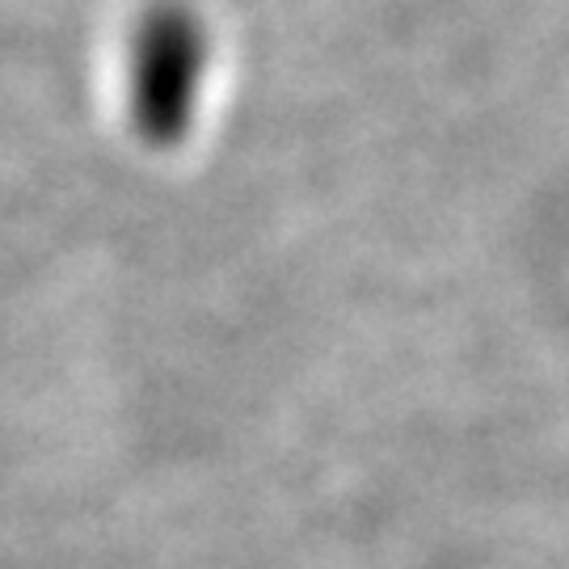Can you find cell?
<instances>
[{"label": "cell", "instance_id": "1", "mask_svg": "<svg viewBox=\"0 0 569 569\" xmlns=\"http://www.w3.org/2000/svg\"><path fill=\"white\" fill-rule=\"evenodd\" d=\"M203 30L186 9H157L143 21L131 51V119L143 140H182L203 81Z\"/></svg>", "mask_w": 569, "mask_h": 569}]
</instances>
